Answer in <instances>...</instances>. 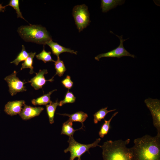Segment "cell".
Wrapping results in <instances>:
<instances>
[{"mask_svg": "<svg viewBox=\"0 0 160 160\" xmlns=\"http://www.w3.org/2000/svg\"><path fill=\"white\" fill-rule=\"evenodd\" d=\"M48 73L47 69L40 70L38 73H35L36 76L31 79L28 82L31 83V86L36 90L42 88L47 81L52 82L53 81V77L52 78L46 80L44 75Z\"/></svg>", "mask_w": 160, "mask_h": 160, "instance_id": "obj_9", "label": "cell"}, {"mask_svg": "<svg viewBox=\"0 0 160 160\" xmlns=\"http://www.w3.org/2000/svg\"><path fill=\"white\" fill-rule=\"evenodd\" d=\"M22 47L21 52L18 54L16 58L10 62L11 63L15 64L16 65H17L20 62L25 61L29 56V53L27 52L25 46L22 45Z\"/></svg>", "mask_w": 160, "mask_h": 160, "instance_id": "obj_23", "label": "cell"}, {"mask_svg": "<svg viewBox=\"0 0 160 160\" xmlns=\"http://www.w3.org/2000/svg\"><path fill=\"white\" fill-rule=\"evenodd\" d=\"M118 112L114 113L110 119L108 120H104V123L102 126L99 132V135L100 137L103 138L106 135L110 128V124L112 119L118 113Z\"/></svg>", "mask_w": 160, "mask_h": 160, "instance_id": "obj_20", "label": "cell"}, {"mask_svg": "<svg viewBox=\"0 0 160 160\" xmlns=\"http://www.w3.org/2000/svg\"><path fill=\"white\" fill-rule=\"evenodd\" d=\"M100 8L102 12L105 13L111 9L116 7L118 5L124 4L125 0H101Z\"/></svg>", "mask_w": 160, "mask_h": 160, "instance_id": "obj_13", "label": "cell"}, {"mask_svg": "<svg viewBox=\"0 0 160 160\" xmlns=\"http://www.w3.org/2000/svg\"><path fill=\"white\" fill-rule=\"evenodd\" d=\"M61 83L65 87L68 89L71 88L73 84V82L71 79V77L68 75L61 81Z\"/></svg>", "mask_w": 160, "mask_h": 160, "instance_id": "obj_26", "label": "cell"}, {"mask_svg": "<svg viewBox=\"0 0 160 160\" xmlns=\"http://www.w3.org/2000/svg\"><path fill=\"white\" fill-rule=\"evenodd\" d=\"M107 108L108 107L102 108L94 114V122L95 124H97L102 119H104L105 116L108 113L116 110V109H114L108 110H107Z\"/></svg>", "mask_w": 160, "mask_h": 160, "instance_id": "obj_18", "label": "cell"}, {"mask_svg": "<svg viewBox=\"0 0 160 160\" xmlns=\"http://www.w3.org/2000/svg\"><path fill=\"white\" fill-rule=\"evenodd\" d=\"M144 103L152 115L153 124L157 131V135L160 136V100L149 98Z\"/></svg>", "mask_w": 160, "mask_h": 160, "instance_id": "obj_6", "label": "cell"}, {"mask_svg": "<svg viewBox=\"0 0 160 160\" xmlns=\"http://www.w3.org/2000/svg\"><path fill=\"white\" fill-rule=\"evenodd\" d=\"M76 98L73 93L68 90L65 95L64 99L59 102V106H61L67 103H73L76 100Z\"/></svg>", "mask_w": 160, "mask_h": 160, "instance_id": "obj_24", "label": "cell"}, {"mask_svg": "<svg viewBox=\"0 0 160 160\" xmlns=\"http://www.w3.org/2000/svg\"><path fill=\"white\" fill-rule=\"evenodd\" d=\"M120 40L119 45L116 48L106 53L98 55L95 57V60L99 61L100 58L103 57H117L120 58L124 56H129L134 58L135 55L131 54L124 48L123 43L124 41L129 39H123V35L119 36L115 34Z\"/></svg>", "mask_w": 160, "mask_h": 160, "instance_id": "obj_7", "label": "cell"}, {"mask_svg": "<svg viewBox=\"0 0 160 160\" xmlns=\"http://www.w3.org/2000/svg\"><path fill=\"white\" fill-rule=\"evenodd\" d=\"M59 106V102L57 100L55 102H52L49 105H46L47 111L50 124L54 123V116L55 112L57 106Z\"/></svg>", "mask_w": 160, "mask_h": 160, "instance_id": "obj_17", "label": "cell"}, {"mask_svg": "<svg viewBox=\"0 0 160 160\" xmlns=\"http://www.w3.org/2000/svg\"><path fill=\"white\" fill-rule=\"evenodd\" d=\"M101 140L100 138L97 139L93 143L89 144H84L76 141L74 139L73 136L69 137L68 141L69 145L67 148L64 150V152L70 153L69 160H74L76 158H78L77 160H81V157L87 151L89 152L90 148H93L98 146V143Z\"/></svg>", "mask_w": 160, "mask_h": 160, "instance_id": "obj_4", "label": "cell"}, {"mask_svg": "<svg viewBox=\"0 0 160 160\" xmlns=\"http://www.w3.org/2000/svg\"><path fill=\"white\" fill-rule=\"evenodd\" d=\"M58 114L68 116L69 117V120L72 122H80L82 123V126H84L83 122L88 117V115L82 111H78L71 114L67 113H58Z\"/></svg>", "mask_w": 160, "mask_h": 160, "instance_id": "obj_14", "label": "cell"}, {"mask_svg": "<svg viewBox=\"0 0 160 160\" xmlns=\"http://www.w3.org/2000/svg\"><path fill=\"white\" fill-rule=\"evenodd\" d=\"M17 72L14 71L11 74L4 78L9 87V91L12 96L16 95L17 92L26 91L25 84L27 83L21 81L17 76Z\"/></svg>", "mask_w": 160, "mask_h": 160, "instance_id": "obj_8", "label": "cell"}, {"mask_svg": "<svg viewBox=\"0 0 160 160\" xmlns=\"http://www.w3.org/2000/svg\"><path fill=\"white\" fill-rule=\"evenodd\" d=\"M19 115L24 120L31 119L40 115L44 108L42 107H33L25 104Z\"/></svg>", "mask_w": 160, "mask_h": 160, "instance_id": "obj_10", "label": "cell"}, {"mask_svg": "<svg viewBox=\"0 0 160 160\" xmlns=\"http://www.w3.org/2000/svg\"><path fill=\"white\" fill-rule=\"evenodd\" d=\"M131 148L133 160H160V136L146 135L135 139Z\"/></svg>", "mask_w": 160, "mask_h": 160, "instance_id": "obj_1", "label": "cell"}, {"mask_svg": "<svg viewBox=\"0 0 160 160\" xmlns=\"http://www.w3.org/2000/svg\"><path fill=\"white\" fill-rule=\"evenodd\" d=\"M23 100L8 102L5 105L4 111L11 116L19 114L22 110V107L25 104Z\"/></svg>", "mask_w": 160, "mask_h": 160, "instance_id": "obj_11", "label": "cell"}, {"mask_svg": "<svg viewBox=\"0 0 160 160\" xmlns=\"http://www.w3.org/2000/svg\"><path fill=\"white\" fill-rule=\"evenodd\" d=\"M36 54V52L29 53V55L27 58L22 64L21 70L25 68H29L30 69L29 72L30 74H32L34 73L33 71V59Z\"/></svg>", "mask_w": 160, "mask_h": 160, "instance_id": "obj_19", "label": "cell"}, {"mask_svg": "<svg viewBox=\"0 0 160 160\" xmlns=\"http://www.w3.org/2000/svg\"><path fill=\"white\" fill-rule=\"evenodd\" d=\"M46 44L50 47L52 54L56 55L57 57H59V55L60 54L64 52H69L76 55L77 54V51H75L70 48L63 47L57 43L53 42L52 39L47 42Z\"/></svg>", "mask_w": 160, "mask_h": 160, "instance_id": "obj_12", "label": "cell"}, {"mask_svg": "<svg viewBox=\"0 0 160 160\" xmlns=\"http://www.w3.org/2000/svg\"><path fill=\"white\" fill-rule=\"evenodd\" d=\"M55 68L56 71L55 75H57L59 76H61L66 71V69L63 62L60 60L59 57H57V60L55 62Z\"/></svg>", "mask_w": 160, "mask_h": 160, "instance_id": "obj_21", "label": "cell"}, {"mask_svg": "<svg viewBox=\"0 0 160 160\" xmlns=\"http://www.w3.org/2000/svg\"><path fill=\"white\" fill-rule=\"evenodd\" d=\"M19 0H11L8 4L6 6L12 7L16 11L18 18H21L26 20L23 16L19 8Z\"/></svg>", "mask_w": 160, "mask_h": 160, "instance_id": "obj_25", "label": "cell"}, {"mask_svg": "<svg viewBox=\"0 0 160 160\" xmlns=\"http://www.w3.org/2000/svg\"><path fill=\"white\" fill-rule=\"evenodd\" d=\"M130 141L129 139L124 141L109 140L104 142L102 145H99L102 149L103 160H133L131 148L127 147Z\"/></svg>", "mask_w": 160, "mask_h": 160, "instance_id": "obj_2", "label": "cell"}, {"mask_svg": "<svg viewBox=\"0 0 160 160\" xmlns=\"http://www.w3.org/2000/svg\"><path fill=\"white\" fill-rule=\"evenodd\" d=\"M6 7V6H2V5L1 4H0V12H4Z\"/></svg>", "mask_w": 160, "mask_h": 160, "instance_id": "obj_27", "label": "cell"}, {"mask_svg": "<svg viewBox=\"0 0 160 160\" xmlns=\"http://www.w3.org/2000/svg\"><path fill=\"white\" fill-rule=\"evenodd\" d=\"M57 90L56 89L53 90L47 94L36 99H33L31 101L32 104L35 105H46L48 103H52V102L50 100V95L54 92Z\"/></svg>", "mask_w": 160, "mask_h": 160, "instance_id": "obj_15", "label": "cell"}, {"mask_svg": "<svg viewBox=\"0 0 160 160\" xmlns=\"http://www.w3.org/2000/svg\"><path fill=\"white\" fill-rule=\"evenodd\" d=\"M73 16L79 32L89 25V14L88 7L85 4L74 6L73 9Z\"/></svg>", "mask_w": 160, "mask_h": 160, "instance_id": "obj_5", "label": "cell"}, {"mask_svg": "<svg viewBox=\"0 0 160 160\" xmlns=\"http://www.w3.org/2000/svg\"><path fill=\"white\" fill-rule=\"evenodd\" d=\"M17 31L20 37L27 42L45 45L52 40L46 28L41 25H22L18 28Z\"/></svg>", "mask_w": 160, "mask_h": 160, "instance_id": "obj_3", "label": "cell"}, {"mask_svg": "<svg viewBox=\"0 0 160 160\" xmlns=\"http://www.w3.org/2000/svg\"><path fill=\"white\" fill-rule=\"evenodd\" d=\"M72 125V122L69 119L63 123L62 125L61 134L66 135L70 137L73 136L74 133L76 131L83 129V126H82L81 128L75 129L73 127Z\"/></svg>", "mask_w": 160, "mask_h": 160, "instance_id": "obj_16", "label": "cell"}, {"mask_svg": "<svg viewBox=\"0 0 160 160\" xmlns=\"http://www.w3.org/2000/svg\"><path fill=\"white\" fill-rule=\"evenodd\" d=\"M51 52H47L44 49V47L42 51L38 54L36 55L37 58L39 60H41L45 63L49 62H55L53 60L51 55Z\"/></svg>", "mask_w": 160, "mask_h": 160, "instance_id": "obj_22", "label": "cell"}]
</instances>
